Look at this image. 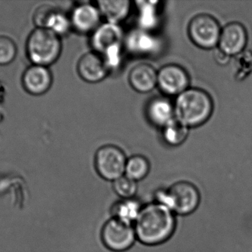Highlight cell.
<instances>
[{
	"mask_svg": "<svg viewBox=\"0 0 252 252\" xmlns=\"http://www.w3.org/2000/svg\"><path fill=\"white\" fill-rule=\"evenodd\" d=\"M69 18L72 28L80 34H93L101 25L98 7L88 2L75 6Z\"/></svg>",
	"mask_w": 252,
	"mask_h": 252,
	"instance_id": "7c38bea8",
	"label": "cell"
},
{
	"mask_svg": "<svg viewBox=\"0 0 252 252\" xmlns=\"http://www.w3.org/2000/svg\"><path fill=\"white\" fill-rule=\"evenodd\" d=\"M167 187L173 201V212L176 216H189L200 207L201 192L192 182L178 180Z\"/></svg>",
	"mask_w": 252,
	"mask_h": 252,
	"instance_id": "52a82bcc",
	"label": "cell"
},
{
	"mask_svg": "<svg viewBox=\"0 0 252 252\" xmlns=\"http://www.w3.org/2000/svg\"><path fill=\"white\" fill-rule=\"evenodd\" d=\"M189 82L188 72L180 65L170 64L158 71L157 87L165 96L176 97L189 88Z\"/></svg>",
	"mask_w": 252,
	"mask_h": 252,
	"instance_id": "9c48e42d",
	"label": "cell"
},
{
	"mask_svg": "<svg viewBox=\"0 0 252 252\" xmlns=\"http://www.w3.org/2000/svg\"><path fill=\"white\" fill-rule=\"evenodd\" d=\"M124 45V44H121L114 46L101 55L109 71L116 70L122 64Z\"/></svg>",
	"mask_w": 252,
	"mask_h": 252,
	"instance_id": "d4e9b609",
	"label": "cell"
},
{
	"mask_svg": "<svg viewBox=\"0 0 252 252\" xmlns=\"http://www.w3.org/2000/svg\"><path fill=\"white\" fill-rule=\"evenodd\" d=\"M248 41V34L245 27L240 22L227 24L222 28L219 40V50L229 57L242 53Z\"/></svg>",
	"mask_w": 252,
	"mask_h": 252,
	"instance_id": "30bf717a",
	"label": "cell"
},
{
	"mask_svg": "<svg viewBox=\"0 0 252 252\" xmlns=\"http://www.w3.org/2000/svg\"><path fill=\"white\" fill-rule=\"evenodd\" d=\"M17 54V47L13 39L5 36H0V65L11 63Z\"/></svg>",
	"mask_w": 252,
	"mask_h": 252,
	"instance_id": "cb8c5ba5",
	"label": "cell"
},
{
	"mask_svg": "<svg viewBox=\"0 0 252 252\" xmlns=\"http://www.w3.org/2000/svg\"><path fill=\"white\" fill-rule=\"evenodd\" d=\"M189 128L175 118L162 128L164 142L170 146H179L188 139Z\"/></svg>",
	"mask_w": 252,
	"mask_h": 252,
	"instance_id": "7402d4cb",
	"label": "cell"
},
{
	"mask_svg": "<svg viewBox=\"0 0 252 252\" xmlns=\"http://www.w3.org/2000/svg\"><path fill=\"white\" fill-rule=\"evenodd\" d=\"M173 104L175 117L189 128L205 124L214 109L210 95L199 88L189 87L176 96Z\"/></svg>",
	"mask_w": 252,
	"mask_h": 252,
	"instance_id": "7a4b0ae2",
	"label": "cell"
},
{
	"mask_svg": "<svg viewBox=\"0 0 252 252\" xmlns=\"http://www.w3.org/2000/svg\"><path fill=\"white\" fill-rule=\"evenodd\" d=\"M101 240L104 247L114 252L127 251L137 241L133 225L127 224L113 217H111L103 225Z\"/></svg>",
	"mask_w": 252,
	"mask_h": 252,
	"instance_id": "8992f818",
	"label": "cell"
},
{
	"mask_svg": "<svg viewBox=\"0 0 252 252\" xmlns=\"http://www.w3.org/2000/svg\"><path fill=\"white\" fill-rule=\"evenodd\" d=\"M115 195L121 199L136 198L139 193V183L126 176L112 182Z\"/></svg>",
	"mask_w": 252,
	"mask_h": 252,
	"instance_id": "603a6c76",
	"label": "cell"
},
{
	"mask_svg": "<svg viewBox=\"0 0 252 252\" xmlns=\"http://www.w3.org/2000/svg\"><path fill=\"white\" fill-rule=\"evenodd\" d=\"M229 56L227 55L224 54L222 53L221 51L219 50L217 53H216V61L218 63L220 64V65H225L229 62Z\"/></svg>",
	"mask_w": 252,
	"mask_h": 252,
	"instance_id": "484cf974",
	"label": "cell"
},
{
	"mask_svg": "<svg viewBox=\"0 0 252 252\" xmlns=\"http://www.w3.org/2000/svg\"><path fill=\"white\" fill-rule=\"evenodd\" d=\"M144 204L136 198H118L111 208V216L127 224H134L142 211Z\"/></svg>",
	"mask_w": 252,
	"mask_h": 252,
	"instance_id": "ac0fdd59",
	"label": "cell"
},
{
	"mask_svg": "<svg viewBox=\"0 0 252 252\" xmlns=\"http://www.w3.org/2000/svg\"><path fill=\"white\" fill-rule=\"evenodd\" d=\"M62 50L61 37L47 28H35L27 40V55L32 65L50 66L59 59Z\"/></svg>",
	"mask_w": 252,
	"mask_h": 252,
	"instance_id": "3957f363",
	"label": "cell"
},
{
	"mask_svg": "<svg viewBox=\"0 0 252 252\" xmlns=\"http://www.w3.org/2000/svg\"><path fill=\"white\" fill-rule=\"evenodd\" d=\"M124 46L133 56L152 57L162 50V41L151 31L139 28L127 34L124 38Z\"/></svg>",
	"mask_w": 252,
	"mask_h": 252,
	"instance_id": "ba28073f",
	"label": "cell"
},
{
	"mask_svg": "<svg viewBox=\"0 0 252 252\" xmlns=\"http://www.w3.org/2000/svg\"><path fill=\"white\" fill-rule=\"evenodd\" d=\"M127 160L125 152L121 148L115 145H105L99 148L94 155V168L103 180L114 182L125 176Z\"/></svg>",
	"mask_w": 252,
	"mask_h": 252,
	"instance_id": "277c9868",
	"label": "cell"
},
{
	"mask_svg": "<svg viewBox=\"0 0 252 252\" xmlns=\"http://www.w3.org/2000/svg\"><path fill=\"white\" fill-rule=\"evenodd\" d=\"M151 171V162L142 155H133L127 158L125 176L135 181H142L148 177Z\"/></svg>",
	"mask_w": 252,
	"mask_h": 252,
	"instance_id": "44dd1931",
	"label": "cell"
},
{
	"mask_svg": "<svg viewBox=\"0 0 252 252\" xmlns=\"http://www.w3.org/2000/svg\"><path fill=\"white\" fill-rule=\"evenodd\" d=\"M80 77L86 82L95 84L104 80L111 72L103 56L94 51L81 56L77 66Z\"/></svg>",
	"mask_w": 252,
	"mask_h": 252,
	"instance_id": "4fadbf2b",
	"label": "cell"
},
{
	"mask_svg": "<svg viewBox=\"0 0 252 252\" xmlns=\"http://www.w3.org/2000/svg\"><path fill=\"white\" fill-rule=\"evenodd\" d=\"M22 85L32 96H41L47 93L53 84V75L48 67L32 65L22 75Z\"/></svg>",
	"mask_w": 252,
	"mask_h": 252,
	"instance_id": "5bb4252c",
	"label": "cell"
},
{
	"mask_svg": "<svg viewBox=\"0 0 252 252\" xmlns=\"http://www.w3.org/2000/svg\"><path fill=\"white\" fill-rule=\"evenodd\" d=\"M221 28L211 15L201 13L194 16L188 25V35L197 47L210 50L219 45Z\"/></svg>",
	"mask_w": 252,
	"mask_h": 252,
	"instance_id": "5b68a950",
	"label": "cell"
},
{
	"mask_svg": "<svg viewBox=\"0 0 252 252\" xmlns=\"http://www.w3.org/2000/svg\"><path fill=\"white\" fill-rule=\"evenodd\" d=\"M177 216L155 202L144 204L142 211L133 224L137 241L146 246L164 244L174 234Z\"/></svg>",
	"mask_w": 252,
	"mask_h": 252,
	"instance_id": "6da1fadb",
	"label": "cell"
},
{
	"mask_svg": "<svg viewBox=\"0 0 252 252\" xmlns=\"http://www.w3.org/2000/svg\"><path fill=\"white\" fill-rule=\"evenodd\" d=\"M34 21L37 28H44L63 36L72 29L70 18L64 13L54 7L44 6L35 12Z\"/></svg>",
	"mask_w": 252,
	"mask_h": 252,
	"instance_id": "8fae6325",
	"label": "cell"
},
{
	"mask_svg": "<svg viewBox=\"0 0 252 252\" xmlns=\"http://www.w3.org/2000/svg\"><path fill=\"white\" fill-rule=\"evenodd\" d=\"M147 118L152 125L162 129L175 117L174 104L165 96H157L147 104Z\"/></svg>",
	"mask_w": 252,
	"mask_h": 252,
	"instance_id": "2e32d148",
	"label": "cell"
},
{
	"mask_svg": "<svg viewBox=\"0 0 252 252\" xmlns=\"http://www.w3.org/2000/svg\"><path fill=\"white\" fill-rule=\"evenodd\" d=\"M124 31L120 25L106 22L92 34L91 45L93 51L102 55L110 47L124 44Z\"/></svg>",
	"mask_w": 252,
	"mask_h": 252,
	"instance_id": "9a60e30c",
	"label": "cell"
},
{
	"mask_svg": "<svg viewBox=\"0 0 252 252\" xmlns=\"http://www.w3.org/2000/svg\"><path fill=\"white\" fill-rule=\"evenodd\" d=\"M135 4L138 10L139 28L153 32L158 24L159 1H137Z\"/></svg>",
	"mask_w": 252,
	"mask_h": 252,
	"instance_id": "ffe728a7",
	"label": "cell"
},
{
	"mask_svg": "<svg viewBox=\"0 0 252 252\" xmlns=\"http://www.w3.org/2000/svg\"><path fill=\"white\" fill-rule=\"evenodd\" d=\"M97 4L106 22L117 25L125 20L131 7V2L128 0H100Z\"/></svg>",
	"mask_w": 252,
	"mask_h": 252,
	"instance_id": "d6986e66",
	"label": "cell"
},
{
	"mask_svg": "<svg viewBox=\"0 0 252 252\" xmlns=\"http://www.w3.org/2000/svg\"><path fill=\"white\" fill-rule=\"evenodd\" d=\"M158 71L149 64L141 63L132 68L129 72L128 81L135 91L148 93L157 87Z\"/></svg>",
	"mask_w": 252,
	"mask_h": 252,
	"instance_id": "e0dca14e",
	"label": "cell"
}]
</instances>
